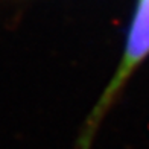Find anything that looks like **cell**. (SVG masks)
I'll return each instance as SVG.
<instances>
[{
	"mask_svg": "<svg viewBox=\"0 0 149 149\" xmlns=\"http://www.w3.org/2000/svg\"><path fill=\"white\" fill-rule=\"evenodd\" d=\"M149 55V0H139L132 23L130 26L125 46V53L122 58L117 70L114 72L111 82L107 85L104 94L97 100L96 107L93 108L90 117L87 119L85 130L79 139L78 149H88L94 131L97 130L102 117L111 107L114 99L122 90V87L126 84L132 72L135 70L141 61Z\"/></svg>",
	"mask_w": 149,
	"mask_h": 149,
	"instance_id": "obj_1",
	"label": "cell"
}]
</instances>
